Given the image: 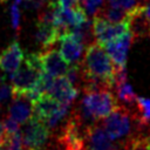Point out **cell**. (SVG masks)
I'll return each instance as SVG.
<instances>
[{
  "mask_svg": "<svg viewBox=\"0 0 150 150\" xmlns=\"http://www.w3.org/2000/svg\"><path fill=\"white\" fill-rule=\"evenodd\" d=\"M101 124L111 139L123 145L139 134L150 132V128L141 123L136 107H127L120 103L101 121Z\"/></svg>",
  "mask_w": 150,
  "mask_h": 150,
  "instance_id": "6da1fadb",
  "label": "cell"
},
{
  "mask_svg": "<svg viewBox=\"0 0 150 150\" xmlns=\"http://www.w3.org/2000/svg\"><path fill=\"white\" fill-rule=\"evenodd\" d=\"M79 102L96 121H101L107 117L118 104L115 94L110 88L83 91Z\"/></svg>",
  "mask_w": 150,
  "mask_h": 150,
  "instance_id": "7a4b0ae2",
  "label": "cell"
},
{
  "mask_svg": "<svg viewBox=\"0 0 150 150\" xmlns=\"http://www.w3.org/2000/svg\"><path fill=\"white\" fill-rule=\"evenodd\" d=\"M21 137L25 149L45 150L52 138V131L45 122L35 115H32V117L23 123Z\"/></svg>",
  "mask_w": 150,
  "mask_h": 150,
  "instance_id": "3957f363",
  "label": "cell"
},
{
  "mask_svg": "<svg viewBox=\"0 0 150 150\" xmlns=\"http://www.w3.org/2000/svg\"><path fill=\"white\" fill-rule=\"evenodd\" d=\"M93 35L100 45H104L128 32H130V20L110 22L100 14H95L91 23Z\"/></svg>",
  "mask_w": 150,
  "mask_h": 150,
  "instance_id": "277c9868",
  "label": "cell"
},
{
  "mask_svg": "<svg viewBox=\"0 0 150 150\" xmlns=\"http://www.w3.org/2000/svg\"><path fill=\"white\" fill-rule=\"evenodd\" d=\"M43 75L42 69H38L25 62V66L19 67L11 74V88L12 95L27 94L36 88Z\"/></svg>",
  "mask_w": 150,
  "mask_h": 150,
  "instance_id": "5b68a950",
  "label": "cell"
},
{
  "mask_svg": "<svg viewBox=\"0 0 150 150\" xmlns=\"http://www.w3.org/2000/svg\"><path fill=\"white\" fill-rule=\"evenodd\" d=\"M61 35L60 29L53 22V11L48 8L39 14L36 20V30H35V41L42 48L47 49L55 45L59 41Z\"/></svg>",
  "mask_w": 150,
  "mask_h": 150,
  "instance_id": "8992f818",
  "label": "cell"
},
{
  "mask_svg": "<svg viewBox=\"0 0 150 150\" xmlns=\"http://www.w3.org/2000/svg\"><path fill=\"white\" fill-rule=\"evenodd\" d=\"M84 139L86 150H124L123 144L110 138L100 121L86 129Z\"/></svg>",
  "mask_w": 150,
  "mask_h": 150,
  "instance_id": "52a82bcc",
  "label": "cell"
},
{
  "mask_svg": "<svg viewBox=\"0 0 150 150\" xmlns=\"http://www.w3.org/2000/svg\"><path fill=\"white\" fill-rule=\"evenodd\" d=\"M134 41H135V39L132 35V32L130 30L111 41L105 42L102 46L104 47L108 55L111 57L115 66H117L120 68H125L127 55H128L129 48Z\"/></svg>",
  "mask_w": 150,
  "mask_h": 150,
  "instance_id": "ba28073f",
  "label": "cell"
},
{
  "mask_svg": "<svg viewBox=\"0 0 150 150\" xmlns=\"http://www.w3.org/2000/svg\"><path fill=\"white\" fill-rule=\"evenodd\" d=\"M60 53L67 63H80L84 54V45L79 41L74 34L68 30L60 35Z\"/></svg>",
  "mask_w": 150,
  "mask_h": 150,
  "instance_id": "9c48e42d",
  "label": "cell"
},
{
  "mask_svg": "<svg viewBox=\"0 0 150 150\" xmlns=\"http://www.w3.org/2000/svg\"><path fill=\"white\" fill-rule=\"evenodd\" d=\"M40 57L45 73L54 77H59L66 74L68 69V64L66 60L62 57L60 50L53 47L43 49V52H40Z\"/></svg>",
  "mask_w": 150,
  "mask_h": 150,
  "instance_id": "30bf717a",
  "label": "cell"
},
{
  "mask_svg": "<svg viewBox=\"0 0 150 150\" xmlns=\"http://www.w3.org/2000/svg\"><path fill=\"white\" fill-rule=\"evenodd\" d=\"M79 93L80 91L77 90V88L74 87V84L66 77V75H62L54 79V82L47 94L54 97L60 103L71 105L76 100Z\"/></svg>",
  "mask_w": 150,
  "mask_h": 150,
  "instance_id": "8fae6325",
  "label": "cell"
},
{
  "mask_svg": "<svg viewBox=\"0 0 150 150\" xmlns=\"http://www.w3.org/2000/svg\"><path fill=\"white\" fill-rule=\"evenodd\" d=\"M23 59L25 55L20 43L13 41L0 53V69L4 73L12 74L19 69Z\"/></svg>",
  "mask_w": 150,
  "mask_h": 150,
  "instance_id": "7c38bea8",
  "label": "cell"
},
{
  "mask_svg": "<svg viewBox=\"0 0 150 150\" xmlns=\"http://www.w3.org/2000/svg\"><path fill=\"white\" fill-rule=\"evenodd\" d=\"M33 115V103L25 95H12L11 104L8 105V116L18 121L20 124L27 122Z\"/></svg>",
  "mask_w": 150,
  "mask_h": 150,
  "instance_id": "4fadbf2b",
  "label": "cell"
},
{
  "mask_svg": "<svg viewBox=\"0 0 150 150\" xmlns=\"http://www.w3.org/2000/svg\"><path fill=\"white\" fill-rule=\"evenodd\" d=\"M60 102L48 94L41 95L33 102V115L39 117L42 122H46L60 107Z\"/></svg>",
  "mask_w": 150,
  "mask_h": 150,
  "instance_id": "5bb4252c",
  "label": "cell"
},
{
  "mask_svg": "<svg viewBox=\"0 0 150 150\" xmlns=\"http://www.w3.org/2000/svg\"><path fill=\"white\" fill-rule=\"evenodd\" d=\"M112 91L115 94V97L120 104H124L127 107H135L137 96L132 91L131 86L128 81L121 82L112 87Z\"/></svg>",
  "mask_w": 150,
  "mask_h": 150,
  "instance_id": "9a60e30c",
  "label": "cell"
},
{
  "mask_svg": "<svg viewBox=\"0 0 150 150\" xmlns=\"http://www.w3.org/2000/svg\"><path fill=\"white\" fill-rule=\"evenodd\" d=\"M150 132H143L124 144V150H150Z\"/></svg>",
  "mask_w": 150,
  "mask_h": 150,
  "instance_id": "2e32d148",
  "label": "cell"
},
{
  "mask_svg": "<svg viewBox=\"0 0 150 150\" xmlns=\"http://www.w3.org/2000/svg\"><path fill=\"white\" fill-rule=\"evenodd\" d=\"M135 107H136L137 114L139 116L141 123L144 127L150 128V98L138 97L137 96Z\"/></svg>",
  "mask_w": 150,
  "mask_h": 150,
  "instance_id": "e0dca14e",
  "label": "cell"
},
{
  "mask_svg": "<svg viewBox=\"0 0 150 150\" xmlns=\"http://www.w3.org/2000/svg\"><path fill=\"white\" fill-rule=\"evenodd\" d=\"M2 123H4V127H5L7 136L8 135H13V134L20 131V123L18 121H15L14 118H12L11 116H6L4 118Z\"/></svg>",
  "mask_w": 150,
  "mask_h": 150,
  "instance_id": "ac0fdd59",
  "label": "cell"
},
{
  "mask_svg": "<svg viewBox=\"0 0 150 150\" xmlns=\"http://www.w3.org/2000/svg\"><path fill=\"white\" fill-rule=\"evenodd\" d=\"M9 13H11L12 27H13V29H14V30L16 32V34H18L19 30H20V9H19V7H18L16 4H14V5L11 6Z\"/></svg>",
  "mask_w": 150,
  "mask_h": 150,
  "instance_id": "d6986e66",
  "label": "cell"
},
{
  "mask_svg": "<svg viewBox=\"0 0 150 150\" xmlns=\"http://www.w3.org/2000/svg\"><path fill=\"white\" fill-rule=\"evenodd\" d=\"M9 97H12V88L11 84H7L4 77H0V104L6 102Z\"/></svg>",
  "mask_w": 150,
  "mask_h": 150,
  "instance_id": "ffe728a7",
  "label": "cell"
},
{
  "mask_svg": "<svg viewBox=\"0 0 150 150\" xmlns=\"http://www.w3.org/2000/svg\"><path fill=\"white\" fill-rule=\"evenodd\" d=\"M7 138V134H6V130H5V127H4V123L0 122V148L4 145L5 141Z\"/></svg>",
  "mask_w": 150,
  "mask_h": 150,
  "instance_id": "44dd1931",
  "label": "cell"
},
{
  "mask_svg": "<svg viewBox=\"0 0 150 150\" xmlns=\"http://www.w3.org/2000/svg\"><path fill=\"white\" fill-rule=\"evenodd\" d=\"M7 1H8V0H0V2H1V4H2V2H7ZM14 1L18 4V2H21L22 0H14Z\"/></svg>",
  "mask_w": 150,
  "mask_h": 150,
  "instance_id": "7402d4cb",
  "label": "cell"
},
{
  "mask_svg": "<svg viewBox=\"0 0 150 150\" xmlns=\"http://www.w3.org/2000/svg\"><path fill=\"white\" fill-rule=\"evenodd\" d=\"M26 150H30V149H26Z\"/></svg>",
  "mask_w": 150,
  "mask_h": 150,
  "instance_id": "603a6c76",
  "label": "cell"
},
{
  "mask_svg": "<svg viewBox=\"0 0 150 150\" xmlns=\"http://www.w3.org/2000/svg\"><path fill=\"white\" fill-rule=\"evenodd\" d=\"M149 137H150V136H149Z\"/></svg>",
  "mask_w": 150,
  "mask_h": 150,
  "instance_id": "cb8c5ba5",
  "label": "cell"
}]
</instances>
